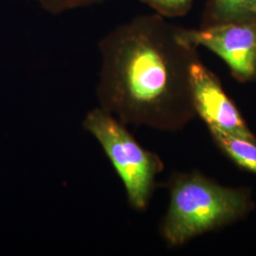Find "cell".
<instances>
[{
    "label": "cell",
    "instance_id": "6da1fadb",
    "mask_svg": "<svg viewBox=\"0 0 256 256\" xmlns=\"http://www.w3.org/2000/svg\"><path fill=\"white\" fill-rule=\"evenodd\" d=\"M158 14L138 16L102 38L101 108L124 124L174 131L196 116L190 70L196 48Z\"/></svg>",
    "mask_w": 256,
    "mask_h": 256
},
{
    "label": "cell",
    "instance_id": "7a4b0ae2",
    "mask_svg": "<svg viewBox=\"0 0 256 256\" xmlns=\"http://www.w3.org/2000/svg\"><path fill=\"white\" fill-rule=\"evenodd\" d=\"M169 186L170 205L162 232L173 247L242 218L254 206L246 190L221 186L198 173L176 174Z\"/></svg>",
    "mask_w": 256,
    "mask_h": 256
},
{
    "label": "cell",
    "instance_id": "3957f363",
    "mask_svg": "<svg viewBox=\"0 0 256 256\" xmlns=\"http://www.w3.org/2000/svg\"><path fill=\"white\" fill-rule=\"evenodd\" d=\"M84 126L101 144L124 183L131 207L146 210L156 176L164 170L162 160L140 146L126 124L102 108L90 111Z\"/></svg>",
    "mask_w": 256,
    "mask_h": 256
},
{
    "label": "cell",
    "instance_id": "277c9868",
    "mask_svg": "<svg viewBox=\"0 0 256 256\" xmlns=\"http://www.w3.org/2000/svg\"><path fill=\"white\" fill-rule=\"evenodd\" d=\"M180 36L190 46H203L229 66L241 82L256 80V22H227L200 28H178Z\"/></svg>",
    "mask_w": 256,
    "mask_h": 256
},
{
    "label": "cell",
    "instance_id": "5b68a950",
    "mask_svg": "<svg viewBox=\"0 0 256 256\" xmlns=\"http://www.w3.org/2000/svg\"><path fill=\"white\" fill-rule=\"evenodd\" d=\"M190 80L196 114L208 126L256 142L238 108L224 92L218 76L202 64L200 58L191 66Z\"/></svg>",
    "mask_w": 256,
    "mask_h": 256
},
{
    "label": "cell",
    "instance_id": "8992f818",
    "mask_svg": "<svg viewBox=\"0 0 256 256\" xmlns=\"http://www.w3.org/2000/svg\"><path fill=\"white\" fill-rule=\"evenodd\" d=\"M246 21L256 22V0H207L202 27Z\"/></svg>",
    "mask_w": 256,
    "mask_h": 256
},
{
    "label": "cell",
    "instance_id": "52a82bcc",
    "mask_svg": "<svg viewBox=\"0 0 256 256\" xmlns=\"http://www.w3.org/2000/svg\"><path fill=\"white\" fill-rule=\"evenodd\" d=\"M223 152L240 167L256 174V142L238 137L214 126H208Z\"/></svg>",
    "mask_w": 256,
    "mask_h": 256
},
{
    "label": "cell",
    "instance_id": "ba28073f",
    "mask_svg": "<svg viewBox=\"0 0 256 256\" xmlns=\"http://www.w3.org/2000/svg\"><path fill=\"white\" fill-rule=\"evenodd\" d=\"M165 18L185 16L192 8L194 0H138Z\"/></svg>",
    "mask_w": 256,
    "mask_h": 256
},
{
    "label": "cell",
    "instance_id": "9c48e42d",
    "mask_svg": "<svg viewBox=\"0 0 256 256\" xmlns=\"http://www.w3.org/2000/svg\"><path fill=\"white\" fill-rule=\"evenodd\" d=\"M39 6L46 12L60 14L70 10L100 4L108 0H27Z\"/></svg>",
    "mask_w": 256,
    "mask_h": 256
}]
</instances>
